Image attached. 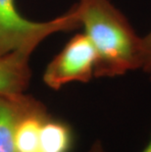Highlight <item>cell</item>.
Returning <instances> with one entry per match:
<instances>
[{
	"instance_id": "7a4b0ae2",
	"label": "cell",
	"mask_w": 151,
	"mask_h": 152,
	"mask_svg": "<svg viewBox=\"0 0 151 152\" xmlns=\"http://www.w3.org/2000/svg\"><path fill=\"white\" fill-rule=\"evenodd\" d=\"M79 28L73 8L52 21L36 23L27 20L18 12L16 0H0V57L18 53L30 58L48 35Z\"/></svg>"
},
{
	"instance_id": "8992f818",
	"label": "cell",
	"mask_w": 151,
	"mask_h": 152,
	"mask_svg": "<svg viewBox=\"0 0 151 152\" xmlns=\"http://www.w3.org/2000/svg\"><path fill=\"white\" fill-rule=\"evenodd\" d=\"M74 141L75 137L71 126L48 115L40 131L41 152H71Z\"/></svg>"
},
{
	"instance_id": "ba28073f",
	"label": "cell",
	"mask_w": 151,
	"mask_h": 152,
	"mask_svg": "<svg viewBox=\"0 0 151 152\" xmlns=\"http://www.w3.org/2000/svg\"><path fill=\"white\" fill-rule=\"evenodd\" d=\"M88 152H107L103 147V145L100 141H95L94 143L91 145V147L89 148Z\"/></svg>"
},
{
	"instance_id": "277c9868",
	"label": "cell",
	"mask_w": 151,
	"mask_h": 152,
	"mask_svg": "<svg viewBox=\"0 0 151 152\" xmlns=\"http://www.w3.org/2000/svg\"><path fill=\"white\" fill-rule=\"evenodd\" d=\"M33 98L25 93L0 94V152H20L15 142V127Z\"/></svg>"
},
{
	"instance_id": "6da1fadb",
	"label": "cell",
	"mask_w": 151,
	"mask_h": 152,
	"mask_svg": "<svg viewBox=\"0 0 151 152\" xmlns=\"http://www.w3.org/2000/svg\"><path fill=\"white\" fill-rule=\"evenodd\" d=\"M96 54L94 77L142 69V39L109 0H79L72 7Z\"/></svg>"
},
{
	"instance_id": "5b68a950",
	"label": "cell",
	"mask_w": 151,
	"mask_h": 152,
	"mask_svg": "<svg viewBox=\"0 0 151 152\" xmlns=\"http://www.w3.org/2000/svg\"><path fill=\"white\" fill-rule=\"evenodd\" d=\"M28 59L18 53L0 57V94L25 93L31 76Z\"/></svg>"
},
{
	"instance_id": "52a82bcc",
	"label": "cell",
	"mask_w": 151,
	"mask_h": 152,
	"mask_svg": "<svg viewBox=\"0 0 151 152\" xmlns=\"http://www.w3.org/2000/svg\"><path fill=\"white\" fill-rule=\"evenodd\" d=\"M142 39V50H143V67L142 70L151 73V31Z\"/></svg>"
},
{
	"instance_id": "3957f363",
	"label": "cell",
	"mask_w": 151,
	"mask_h": 152,
	"mask_svg": "<svg viewBox=\"0 0 151 152\" xmlns=\"http://www.w3.org/2000/svg\"><path fill=\"white\" fill-rule=\"evenodd\" d=\"M96 54L85 34L73 37L48 64L43 74L44 83L59 89L70 83H88L94 77Z\"/></svg>"
},
{
	"instance_id": "30bf717a",
	"label": "cell",
	"mask_w": 151,
	"mask_h": 152,
	"mask_svg": "<svg viewBox=\"0 0 151 152\" xmlns=\"http://www.w3.org/2000/svg\"><path fill=\"white\" fill-rule=\"evenodd\" d=\"M150 77H151V73H150Z\"/></svg>"
},
{
	"instance_id": "9c48e42d",
	"label": "cell",
	"mask_w": 151,
	"mask_h": 152,
	"mask_svg": "<svg viewBox=\"0 0 151 152\" xmlns=\"http://www.w3.org/2000/svg\"><path fill=\"white\" fill-rule=\"evenodd\" d=\"M141 152H151V134H150V138L148 140V143L146 144V146L143 148V150Z\"/></svg>"
}]
</instances>
